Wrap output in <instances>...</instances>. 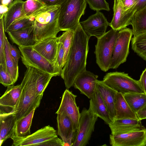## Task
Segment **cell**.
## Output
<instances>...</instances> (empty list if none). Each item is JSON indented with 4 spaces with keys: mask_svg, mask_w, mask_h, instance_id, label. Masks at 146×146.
Instances as JSON below:
<instances>
[{
    "mask_svg": "<svg viewBox=\"0 0 146 146\" xmlns=\"http://www.w3.org/2000/svg\"><path fill=\"white\" fill-rule=\"evenodd\" d=\"M146 6V0H137L136 4L130 9V11L133 14Z\"/></svg>",
    "mask_w": 146,
    "mask_h": 146,
    "instance_id": "obj_40",
    "label": "cell"
},
{
    "mask_svg": "<svg viewBox=\"0 0 146 146\" xmlns=\"http://www.w3.org/2000/svg\"><path fill=\"white\" fill-rule=\"evenodd\" d=\"M60 6L46 5L31 17L34 18V33L36 42L56 37L61 31L58 25Z\"/></svg>",
    "mask_w": 146,
    "mask_h": 146,
    "instance_id": "obj_3",
    "label": "cell"
},
{
    "mask_svg": "<svg viewBox=\"0 0 146 146\" xmlns=\"http://www.w3.org/2000/svg\"><path fill=\"white\" fill-rule=\"evenodd\" d=\"M84 32L90 38L94 36L99 38L106 33L110 23L103 14L96 11L94 14L89 17L86 20L80 22Z\"/></svg>",
    "mask_w": 146,
    "mask_h": 146,
    "instance_id": "obj_12",
    "label": "cell"
},
{
    "mask_svg": "<svg viewBox=\"0 0 146 146\" xmlns=\"http://www.w3.org/2000/svg\"><path fill=\"white\" fill-rule=\"evenodd\" d=\"M103 81L108 86L123 95L131 93H144L139 80H135L124 72L107 73Z\"/></svg>",
    "mask_w": 146,
    "mask_h": 146,
    "instance_id": "obj_6",
    "label": "cell"
},
{
    "mask_svg": "<svg viewBox=\"0 0 146 146\" xmlns=\"http://www.w3.org/2000/svg\"><path fill=\"white\" fill-rule=\"evenodd\" d=\"M1 4L8 6V5L11 2V0H1Z\"/></svg>",
    "mask_w": 146,
    "mask_h": 146,
    "instance_id": "obj_46",
    "label": "cell"
},
{
    "mask_svg": "<svg viewBox=\"0 0 146 146\" xmlns=\"http://www.w3.org/2000/svg\"><path fill=\"white\" fill-rule=\"evenodd\" d=\"M96 89L100 93L113 121L115 117V104L117 92L108 86L103 81L98 80Z\"/></svg>",
    "mask_w": 146,
    "mask_h": 146,
    "instance_id": "obj_19",
    "label": "cell"
},
{
    "mask_svg": "<svg viewBox=\"0 0 146 146\" xmlns=\"http://www.w3.org/2000/svg\"><path fill=\"white\" fill-rule=\"evenodd\" d=\"M131 25L134 37L146 33V6L135 13Z\"/></svg>",
    "mask_w": 146,
    "mask_h": 146,
    "instance_id": "obj_26",
    "label": "cell"
},
{
    "mask_svg": "<svg viewBox=\"0 0 146 146\" xmlns=\"http://www.w3.org/2000/svg\"><path fill=\"white\" fill-rule=\"evenodd\" d=\"M137 117L140 120L146 119V104L136 113Z\"/></svg>",
    "mask_w": 146,
    "mask_h": 146,
    "instance_id": "obj_44",
    "label": "cell"
},
{
    "mask_svg": "<svg viewBox=\"0 0 146 146\" xmlns=\"http://www.w3.org/2000/svg\"><path fill=\"white\" fill-rule=\"evenodd\" d=\"M74 32L73 42L60 75L68 89L73 86L78 76L86 70L90 38L84 32L80 23Z\"/></svg>",
    "mask_w": 146,
    "mask_h": 146,
    "instance_id": "obj_1",
    "label": "cell"
},
{
    "mask_svg": "<svg viewBox=\"0 0 146 146\" xmlns=\"http://www.w3.org/2000/svg\"><path fill=\"white\" fill-rule=\"evenodd\" d=\"M94 112L109 125L113 121L100 93L96 89L90 100V106Z\"/></svg>",
    "mask_w": 146,
    "mask_h": 146,
    "instance_id": "obj_23",
    "label": "cell"
},
{
    "mask_svg": "<svg viewBox=\"0 0 146 146\" xmlns=\"http://www.w3.org/2000/svg\"><path fill=\"white\" fill-rule=\"evenodd\" d=\"M87 3L85 0H66L61 5L58 19L61 31H74L84 15Z\"/></svg>",
    "mask_w": 146,
    "mask_h": 146,
    "instance_id": "obj_4",
    "label": "cell"
},
{
    "mask_svg": "<svg viewBox=\"0 0 146 146\" xmlns=\"http://www.w3.org/2000/svg\"><path fill=\"white\" fill-rule=\"evenodd\" d=\"M131 40L132 49L146 61V33L133 36Z\"/></svg>",
    "mask_w": 146,
    "mask_h": 146,
    "instance_id": "obj_30",
    "label": "cell"
},
{
    "mask_svg": "<svg viewBox=\"0 0 146 146\" xmlns=\"http://www.w3.org/2000/svg\"><path fill=\"white\" fill-rule=\"evenodd\" d=\"M36 109L35 108L28 114L16 121L13 136L24 137L31 134V127Z\"/></svg>",
    "mask_w": 146,
    "mask_h": 146,
    "instance_id": "obj_25",
    "label": "cell"
},
{
    "mask_svg": "<svg viewBox=\"0 0 146 146\" xmlns=\"http://www.w3.org/2000/svg\"><path fill=\"white\" fill-rule=\"evenodd\" d=\"M77 96L68 89L64 92L59 108L56 113L57 114H64L70 119L75 130L77 132L79 125L80 113L79 107L76 103Z\"/></svg>",
    "mask_w": 146,
    "mask_h": 146,
    "instance_id": "obj_11",
    "label": "cell"
},
{
    "mask_svg": "<svg viewBox=\"0 0 146 146\" xmlns=\"http://www.w3.org/2000/svg\"><path fill=\"white\" fill-rule=\"evenodd\" d=\"M8 33L12 42L19 46H32L36 43L34 39L33 26Z\"/></svg>",
    "mask_w": 146,
    "mask_h": 146,
    "instance_id": "obj_22",
    "label": "cell"
},
{
    "mask_svg": "<svg viewBox=\"0 0 146 146\" xmlns=\"http://www.w3.org/2000/svg\"><path fill=\"white\" fill-rule=\"evenodd\" d=\"M138 80L144 93L146 94V68L143 71Z\"/></svg>",
    "mask_w": 146,
    "mask_h": 146,
    "instance_id": "obj_41",
    "label": "cell"
},
{
    "mask_svg": "<svg viewBox=\"0 0 146 146\" xmlns=\"http://www.w3.org/2000/svg\"><path fill=\"white\" fill-rule=\"evenodd\" d=\"M5 32L4 17H3L0 18V64L7 69L5 56V38L6 36Z\"/></svg>",
    "mask_w": 146,
    "mask_h": 146,
    "instance_id": "obj_35",
    "label": "cell"
},
{
    "mask_svg": "<svg viewBox=\"0 0 146 146\" xmlns=\"http://www.w3.org/2000/svg\"><path fill=\"white\" fill-rule=\"evenodd\" d=\"M58 44V38L56 37L49 38L38 41L32 46L43 56L56 66Z\"/></svg>",
    "mask_w": 146,
    "mask_h": 146,
    "instance_id": "obj_17",
    "label": "cell"
},
{
    "mask_svg": "<svg viewBox=\"0 0 146 146\" xmlns=\"http://www.w3.org/2000/svg\"><path fill=\"white\" fill-rule=\"evenodd\" d=\"M133 35L132 30L127 27L118 31L110 69H116L126 62L129 53V45Z\"/></svg>",
    "mask_w": 146,
    "mask_h": 146,
    "instance_id": "obj_9",
    "label": "cell"
},
{
    "mask_svg": "<svg viewBox=\"0 0 146 146\" xmlns=\"http://www.w3.org/2000/svg\"><path fill=\"white\" fill-rule=\"evenodd\" d=\"M47 6L60 5L66 0H38Z\"/></svg>",
    "mask_w": 146,
    "mask_h": 146,
    "instance_id": "obj_43",
    "label": "cell"
},
{
    "mask_svg": "<svg viewBox=\"0 0 146 146\" xmlns=\"http://www.w3.org/2000/svg\"><path fill=\"white\" fill-rule=\"evenodd\" d=\"M121 0H114L113 17L109 26L113 30L119 31L124 29L123 14L124 11Z\"/></svg>",
    "mask_w": 146,
    "mask_h": 146,
    "instance_id": "obj_28",
    "label": "cell"
},
{
    "mask_svg": "<svg viewBox=\"0 0 146 146\" xmlns=\"http://www.w3.org/2000/svg\"><path fill=\"white\" fill-rule=\"evenodd\" d=\"M22 91L21 84L7 86L5 92L0 98V114L14 111Z\"/></svg>",
    "mask_w": 146,
    "mask_h": 146,
    "instance_id": "obj_15",
    "label": "cell"
},
{
    "mask_svg": "<svg viewBox=\"0 0 146 146\" xmlns=\"http://www.w3.org/2000/svg\"><path fill=\"white\" fill-rule=\"evenodd\" d=\"M64 55V51L62 44L61 42H58L56 66L61 73L63 67V64Z\"/></svg>",
    "mask_w": 146,
    "mask_h": 146,
    "instance_id": "obj_38",
    "label": "cell"
},
{
    "mask_svg": "<svg viewBox=\"0 0 146 146\" xmlns=\"http://www.w3.org/2000/svg\"><path fill=\"white\" fill-rule=\"evenodd\" d=\"M109 125L112 135L130 133L146 129L138 119H115Z\"/></svg>",
    "mask_w": 146,
    "mask_h": 146,
    "instance_id": "obj_18",
    "label": "cell"
},
{
    "mask_svg": "<svg viewBox=\"0 0 146 146\" xmlns=\"http://www.w3.org/2000/svg\"><path fill=\"white\" fill-rule=\"evenodd\" d=\"M123 95L131 109L136 113L146 104V94L144 93H131Z\"/></svg>",
    "mask_w": 146,
    "mask_h": 146,
    "instance_id": "obj_27",
    "label": "cell"
},
{
    "mask_svg": "<svg viewBox=\"0 0 146 146\" xmlns=\"http://www.w3.org/2000/svg\"><path fill=\"white\" fill-rule=\"evenodd\" d=\"M21 53L22 62L27 68L31 67L48 73L54 76L60 75L61 72L57 67L51 63L32 46H19Z\"/></svg>",
    "mask_w": 146,
    "mask_h": 146,
    "instance_id": "obj_7",
    "label": "cell"
},
{
    "mask_svg": "<svg viewBox=\"0 0 146 146\" xmlns=\"http://www.w3.org/2000/svg\"><path fill=\"white\" fill-rule=\"evenodd\" d=\"M110 142L112 146L146 145V128L133 132L117 135L110 134Z\"/></svg>",
    "mask_w": 146,
    "mask_h": 146,
    "instance_id": "obj_13",
    "label": "cell"
},
{
    "mask_svg": "<svg viewBox=\"0 0 146 146\" xmlns=\"http://www.w3.org/2000/svg\"><path fill=\"white\" fill-rule=\"evenodd\" d=\"M21 84L22 91L19 99L13 111L17 120L28 114L34 109L38 108L43 95H38L36 91V81L38 70L28 67Z\"/></svg>",
    "mask_w": 146,
    "mask_h": 146,
    "instance_id": "obj_2",
    "label": "cell"
},
{
    "mask_svg": "<svg viewBox=\"0 0 146 146\" xmlns=\"http://www.w3.org/2000/svg\"><path fill=\"white\" fill-rule=\"evenodd\" d=\"M91 9L96 11L104 10L110 11L109 4L106 0H85Z\"/></svg>",
    "mask_w": 146,
    "mask_h": 146,
    "instance_id": "obj_36",
    "label": "cell"
},
{
    "mask_svg": "<svg viewBox=\"0 0 146 146\" xmlns=\"http://www.w3.org/2000/svg\"><path fill=\"white\" fill-rule=\"evenodd\" d=\"M74 34V31L68 30L63 32L61 35L58 37V42L62 43L64 51L63 64V67L68 56L69 51L73 42Z\"/></svg>",
    "mask_w": 146,
    "mask_h": 146,
    "instance_id": "obj_31",
    "label": "cell"
},
{
    "mask_svg": "<svg viewBox=\"0 0 146 146\" xmlns=\"http://www.w3.org/2000/svg\"><path fill=\"white\" fill-rule=\"evenodd\" d=\"M123 6V10L126 11L135 5L137 0H121Z\"/></svg>",
    "mask_w": 146,
    "mask_h": 146,
    "instance_id": "obj_42",
    "label": "cell"
},
{
    "mask_svg": "<svg viewBox=\"0 0 146 146\" xmlns=\"http://www.w3.org/2000/svg\"><path fill=\"white\" fill-rule=\"evenodd\" d=\"M118 31L112 29L97 38L94 53L96 63L101 70L106 72L110 68Z\"/></svg>",
    "mask_w": 146,
    "mask_h": 146,
    "instance_id": "obj_5",
    "label": "cell"
},
{
    "mask_svg": "<svg viewBox=\"0 0 146 146\" xmlns=\"http://www.w3.org/2000/svg\"><path fill=\"white\" fill-rule=\"evenodd\" d=\"M22 0H14L9 5L8 9L4 17L5 31L14 22L27 17L24 11Z\"/></svg>",
    "mask_w": 146,
    "mask_h": 146,
    "instance_id": "obj_20",
    "label": "cell"
},
{
    "mask_svg": "<svg viewBox=\"0 0 146 146\" xmlns=\"http://www.w3.org/2000/svg\"><path fill=\"white\" fill-rule=\"evenodd\" d=\"M0 83L5 87L13 85L15 83L11 75L7 69L0 64Z\"/></svg>",
    "mask_w": 146,
    "mask_h": 146,
    "instance_id": "obj_37",
    "label": "cell"
},
{
    "mask_svg": "<svg viewBox=\"0 0 146 146\" xmlns=\"http://www.w3.org/2000/svg\"><path fill=\"white\" fill-rule=\"evenodd\" d=\"M57 137L56 131L53 127L48 125L25 137L12 136L11 138L13 140V145L14 146H43L45 142Z\"/></svg>",
    "mask_w": 146,
    "mask_h": 146,
    "instance_id": "obj_10",
    "label": "cell"
},
{
    "mask_svg": "<svg viewBox=\"0 0 146 146\" xmlns=\"http://www.w3.org/2000/svg\"><path fill=\"white\" fill-rule=\"evenodd\" d=\"M8 7L6 5L1 4L0 6V17L1 18L4 15L8 9Z\"/></svg>",
    "mask_w": 146,
    "mask_h": 146,
    "instance_id": "obj_45",
    "label": "cell"
},
{
    "mask_svg": "<svg viewBox=\"0 0 146 146\" xmlns=\"http://www.w3.org/2000/svg\"><path fill=\"white\" fill-rule=\"evenodd\" d=\"M58 134L64 143V146H72L77 132L69 117L63 114H57Z\"/></svg>",
    "mask_w": 146,
    "mask_h": 146,
    "instance_id": "obj_16",
    "label": "cell"
},
{
    "mask_svg": "<svg viewBox=\"0 0 146 146\" xmlns=\"http://www.w3.org/2000/svg\"><path fill=\"white\" fill-rule=\"evenodd\" d=\"M9 46L12 56L15 59L16 63L18 64L19 59L21 57L20 50H19L15 46L11 45L9 42Z\"/></svg>",
    "mask_w": 146,
    "mask_h": 146,
    "instance_id": "obj_39",
    "label": "cell"
},
{
    "mask_svg": "<svg viewBox=\"0 0 146 146\" xmlns=\"http://www.w3.org/2000/svg\"><path fill=\"white\" fill-rule=\"evenodd\" d=\"M17 121L16 116L13 112L0 114V145L14 134Z\"/></svg>",
    "mask_w": 146,
    "mask_h": 146,
    "instance_id": "obj_21",
    "label": "cell"
},
{
    "mask_svg": "<svg viewBox=\"0 0 146 146\" xmlns=\"http://www.w3.org/2000/svg\"><path fill=\"white\" fill-rule=\"evenodd\" d=\"M98 117L90 107L88 110L85 108L83 109L80 113L78 131L72 146H86L88 144Z\"/></svg>",
    "mask_w": 146,
    "mask_h": 146,
    "instance_id": "obj_8",
    "label": "cell"
},
{
    "mask_svg": "<svg viewBox=\"0 0 146 146\" xmlns=\"http://www.w3.org/2000/svg\"><path fill=\"white\" fill-rule=\"evenodd\" d=\"M54 76L48 73L38 70V76L36 84V89L38 95H42Z\"/></svg>",
    "mask_w": 146,
    "mask_h": 146,
    "instance_id": "obj_32",
    "label": "cell"
},
{
    "mask_svg": "<svg viewBox=\"0 0 146 146\" xmlns=\"http://www.w3.org/2000/svg\"><path fill=\"white\" fill-rule=\"evenodd\" d=\"M33 17H26L17 21L8 28L5 32L9 33L33 26Z\"/></svg>",
    "mask_w": 146,
    "mask_h": 146,
    "instance_id": "obj_34",
    "label": "cell"
},
{
    "mask_svg": "<svg viewBox=\"0 0 146 146\" xmlns=\"http://www.w3.org/2000/svg\"><path fill=\"white\" fill-rule=\"evenodd\" d=\"M98 76L86 70L76 78L73 86L90 99L96 89Z\"/></svg>",
    "mask_w": 146,
    "mask_h": 146,
    "instance_id": "obj_14",
    "label": "cell"
},
{
    "mask_svg": "<svg viewBox=\"0 0 146 146\" xmlns=\"http://www.w3.org/2000/svg\"><path fill=\"white\" fill-rule=\"evenodd\" d=\"M45 5L38 0H27L24 2L23 8L26 16L30 17Z\"/></svg>",
    "mask_w": 146,
    "mask_h": 146,
    "instance_id": "obj_33",
    "label": "cell"
},
{
    "mask_svg": "<svg viewBox=\"0 0 146 146\" xmlns=\"http://www.w3.org/2000/svg\"><path fill=\"white\" fill-rule=\"evenodd\" d=\"M115 109V119H138L136 113L131 109L121 93L117 92L116 94Z\"/></svg>",
    "mask_w": 146,
    "mask_h": 146,
    "instance_id": "obj_24",
    "label": "cell"
},
{
    "mask_svg": "<svg viewBox=\"0 0 146 146\" xmlns=\"http://www.w3.org/2000/svg\"><path fill=\"white\" fill-rule=\"evenodd\" d=\"M5 56L7 70L10 74L15 83L19 76V68L17 64L12 56L9 46V42L5 36Z\"/></svg>",
    "mask_w": 146,
    "mask_h": 146,
    "instance_id": "obj_29",
    "label": "cell"
}]
</instances>
